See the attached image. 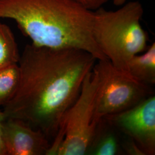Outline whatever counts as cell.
<instances>
[{"label": "cell", "mask_w": 155, "mask_h": 155, "mask_svg": "<svg viewBox=\"0 0 155 155\" xmlns=\"http://www.w3.org/2000/svg\"><path fill=\"white\" fill-rule=\"evenodd\" d=\"M97 61L80 49L27 45L18 63V87L3 106L6 117L26 122L52 143Z\"/></svg>", "instance_id": "cell-1"}, {"label": "cell", "mask_w": 155, "mask_h": 155, "mask_svg": "<svg viewBox=\"0 0 155 155\" xmlns=\"http://www.w3.org/2000/svg\"><path fill=\"white\" fill-rule=\"evenodd\" d=\"M15 21L32 44L77 48L107 59L93 35L94 12L73 0H0V18Z\"/></svg>", "instance_id": "cell-2"}, {"label": "cell", "mask_w": 155, "mask_h": 155, "mask_svg": "<svg viewBox=\"0 0 155 155\" xmlns=\"http://www.w3.org/2000/svg\"><path fill=\"white\" fill-rule=\"evenodd\" d=\"M93 12V35L96 44L113 66L129 74L130 61L148 47V35L141 25L142 4L134 1L125 2L115 11L101 7Z\"/></svg>", "instance_id": "cell-3"}, {"label": "cell", "mask_w": 155, "mask_h": 155, "mask_svg": "<svg viewBox=\"0 0 155 155\" xmlns=\"http://www.w3.org/2000/svg\"><path fill=\"white\" fill-rule=\"evenodd\" d=\"M99 86L94 68L87 74L77 99L67 111L48 155H85L94 137V105Z\"/></svg>", "instance_id": "cell-4"}, {"label": "cell", "mask_w": 155, "mask_h": 155, "mask_svg": "<svg viewBox=\"0 0 155 155\" xmlns=\"http://www.w3.org/2000/svg\"><path fill=\"white\" fill-rule=\"evenodd\" d=\"M97 61L93 68L98 75L99 86L94 105V123L127 110L155 94L152 86L119 71L108 59Z\"/></svg>", "instance_id": "cell-5"}, {"label": "cell", "mask_w": 155, "mask_h": 155, "mask_svg": "<svg viewBox=\"0 0 155 155\" xmlns=\"http://www.w3.org/2000/svg\"><path fill=\"white\" fill-rule=\"evenodd\" d=\"M104 118L118 132L133 139L145 155H155V94L127 110Z\"/></svg>", "instance_id": "cell-6"}, {"label": "cell", "mask_w": 155, "mask_h": 155, "mask_svg": "<svg viewBox=\"0 0 155 155\" xmlns=\"http://www.w3.org/2000/svg\"><path fill=\"white\" fill-rule=\"evenodd\" d=\"M3 139L6 155H48L51 147L41 131L13 118L4 121Z\"/></svg>", "instance_id": "cell-7"}, {"label": "cell", "mask_w": 155, "mask_h": 155, "mask_svg": "<svg viewBox=\"0 0 155 155\" xmlns=\"http://www.w3.org/2000/svg\"><path fill=\"white\" fill-rule=\"evenodd\" d=\"M121 140L117 129L106 118L98 122L94 137L87 151V155H117L122 154Z\"/></svg>", "instance_id": "cell-8"}, {"label": "cell", "mask_w": 155, "mask_h": 155, "mask_svg": "<svg viewBox=\"0 0 155 155\" xmlns=\"http://www.w3.org/2000/svg\"><path fill=\"white\" fill-rule=\"evenodd\" d=\"M128 74L140 82L152 86L155 84V43L134 56L128 64Z\"/></svg>", "instance_id": "cell-9"}, {"label": "cell", "mask_w": 155, "mask_h": 155, "mask_svg": "<svg viewBox=\"0 0 155 155\" xmlns=\"http://www.w3.org/2000/svg\"><path fill=\"white\" fill-rule=\"evenodd\" d=\"M20 57L16 41L11 28L0 22V68L17 64Z\"/></svg>", "instance_id": "cell-10"}, {"label": "cell", "mask_w": 155, "mask_h": 155, "mask_svg": "<svg viewBox=\"0 0 155 155\" xmlns=\"http://www.w3.org/2000/svg\"><path fill=\"white\" fill-rule=\"evenodd\" d=\"M20 77L18 63L0 68V106L5 105L16 93Z\"/></svg>", "instance_id": "cell-11"}, {"label": "cell", "mask_w": 155, "mask_h": 155, "mask_svg": "<svg viewBox=\"0 0 155 155\" xmlns=\"http://www.w3.org/2000/svg\"><path fill=\"white\" fill-rule=\"evenodd\" d=\"M85 8L94 11L106 4L109 0H73Z\"/></svg>", "instance_id": "cell-12"}, {"label": "cell", "mask_w": 155, "mask_h": 155, "mask_svg": "<svg viewBox=\"0 0 155 155\" xmlns=\"http://www.w3.org/2000/svg\"><path fill=\"white\" fill-rule=\"evenodd\" d=\"M6 118V117L4 112L0 110V155H6L3 139V125Z\"/></svg>", "instance_id": "cell-13"}, {"label": "cell", "mask_w": 155, "mask_h": 155, "mask_svg": "<svg viewBox=\"0 0 155 155\" xmlns=\"http://www.w3.org/2000/svg\"><path fill=\"white\" fill-rule=\"evenodd\" d=\"M127 0H113V3L116 6H121L124 4Z\"/></svg>", "instance_id": "cell-14"}]
</instances>
